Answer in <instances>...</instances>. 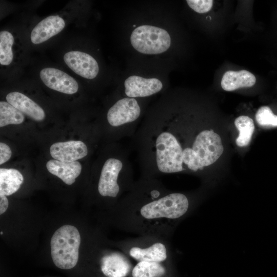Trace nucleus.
<instances>
[{
    "label": "nucleus",
    "mask_w": 277,
    "mask_h": 277,
    "mask_svg": "<svg viewBox=\"0 0 277 277\" xmlns=\"http://www.w3.org/2000/svg\"><path fill=\"white\" fill-rule=\"evenodd\" d=\"M131 267L128 260L117 253L105 255L101 260V270L108 277H125Z\"/></svg>",
    "instance_id": "14"
},
{
    "label": "nucleus",
    "mask_w": 277,
    "mask_h": 277,
    "mask_svg": "<svg viewBox=\"0 0 277 277\" xmlns=\"http://www.w3.org/2000/svg\"><path fill=\"white\" fill-rule=\"evenodd\" d=\"M46 167L50 173L67 185L74 183L82 170V165L79 162L65 163L55 159L48 161Z\"/></svg>",
    "instance_id": "13"
},
{
    "label": "nucleus",
    "mask_w": 277,
    "mask_h": 277,
    "mask_svg": "<svg viewBox=\"0 0 277 277\" xmlns=\"http://www.w3.org/2000/svg\"><path fill=\"white\" fill-rule=\"evenodd\" d=\"M86 145L81 141H69L53 144L50 148L51 156L65 163L75 162L88 154Z\"/></svg>",
    "instance_id": "9"
},
{
    "label": "nucleus",
    "mask_w": 277,
    "mask_h": 277,
    "mask_svg": "<svg viewBox=\"0 0 277 277\" xmlns=\"http://www.w3.org/2000/svg\"><path fill=\"white\" fill-rule=\"evenodd\" d=\"M64 20L58 15H51L39 22L33 29L30 38L32 43H42L60 33L65 27Z\"/></svg>",
    "instance_id": "11"
},
{
    "label": "nucleus",
    "mask_w": 277,
    "mask_h": 277,
    "mask_svg": "<svg viewBox=\"0 0 277 277\" xmlns=\"http://www.w3.org/2000/svg\"><path fill=\"white\" fill-rule=\"evenodd\" d=\"M66 65L80 76L87 78H95L98 72V65L90 55L78 51H71L64 55Z\"/></svg>",
    "instance_id": "7"
},
{
    "label": "nucleus",
    "mask_w": 277,
    "mask_h": 277,
    "mask_svg": "<svg viewBox=\"0 0 277 277\" xmlns=\"http://www.w3.org/2000/svg\"><path fill=\"white\" fill-rule=\"evenodd\" d=\"M141 113V109L137 100L127 97L119 100L109 109L107 118L110 126L123 127L129 134L136 127L134 123Z\"/></svg>",
    "instance_id": "6"
},
{
    "label": "nucleus",
    "mask_w": 277,
    "mask_h": 277,
    "mask_svg": "<svg viewBox=\"0 0 277 277\" xmlns=\"http://www.w3.org/2000/svg\"><path fill=\"white\" fill-rule=\"evenodd\" d=\"M129 254L140 262L159 263L166 259L167 250L164 244L156 243L146 248L132 247L129 251Z\"/></svg>",
    "instance_id": "16"
},
{
    "label": "nucleus",
    "mask_w": 277,
    "mask_h": 277,
    "mask_svg": "<svg viewBox=\"0 0 277 277\" xmlns=\"http://www.w3.org/2000/svg\"><path fill=\"white\" fill-rule=\"evenodd\" d=\"M9 205L6 196L0 195V214H3L7 209Z\"/></svg>",
    "instance_id": "25"
},
{
    "label": "nucleus",
    "mask_w": 277,
    "mask_h": 277,
    "mask_svg": "<svg viewBox=\"0 0 277 277\" xmlns=\"http://www.w3.org/2000/svg\"><path fill=\"white\" fill-rule=\"evenodd\" d=\"M255 82L256 78L252 73L242 70L226 72L223 76L221 84L224 90L231 91L240 88L252 87Z\"/></svg>",
    "instance_id": "15"
},
{
    "label": "nucleus",
    "mask_w": 277,
    "mask_h": 277,
    "mask_svg": "<svg viewBox=\"0 0 277 277\" xmlns=\"http://www.w3.org/2000/svg\"><path fill=\"white\" fill-rule=\"evenodd\" d=\"M189 205V199L184 194L170 193L145 204L141 207L140 214L149 220L177 219L187 212Z\"/></svg>",
    "instance_id": "3"
},
{
    "label": "nucleus",
    "mask_w": 277,
    "mask_h": 277,
    "mask_svg": "<svg viewBox=\"0 0 277 277\" xmlns=\"http://www.w3.org/2000/svg\"><path fill=\"white\" fill-rule=\"evenodd\" d=\"M25 119L24 114L7 102H0V127L22 123Z\"/></svg>",
    "instance_id": "19"
},
{
    "label": "nucleus",
    "mask_w": 277,
    "mask_h": 277,
    "mask_svg": "<svg viewBox=\"0 0 277 277\" xmlns=\"http://www.w3.org/2000/svg\"><path fill=\"white\" fill-rule=\"evenodd\" d=\"M223 151L222 139L217 133L212 130H202L191 148L183 152L184 171L202 170L215 163Z\"/></svg>",
    "instance_id": "1"
},
{
    "label": "nucleus",
    "mask_w": 277,
    "mask_h": 277,
    "mask_svg": "<svg viewBox=\"0 0 277 277\" xmlns=\"http://www.w3.org/2000/svg\"><path fill=\"white\" fill-rule=\"evenodd\" d=\"M234 123L239 131L235 140L236 144L240 147L248 146L254 131L253 120L248 116L241 115L235 119Z\"/></svg>",
    "instance_id": "18"
},
{
    "label": "nucleus",
    "mask_w": 277,
    "mask_h": 277,
    "mask_svg": "<svg viewBox=\"0 0 277 277\" xmlns=\"http://www.w3.org/2000/svg\"><path fill=\"white\" fill-rule=\"evenodd\" d=\"M165 273V268L159 263L140 262L134 267L133 277H161Z\"/></svg>",
    "instance_id": "20"
},
{
    "label": "nucleus",
    "mask_w": 277,
    "mask_h": 277,
    "mask_svg": "<svg viewBox=\"0 0 277 277\" xmlns=\"http://www.w3.org/2000/svg\"><path fill=\"white\" fill-rule=\"evenodd\" d=\"M80 244V234L74 226L65 225L56 230L50 242L51 254L55 265L62 269L75 266Z\"/></svg>",
    "instance_id": "2"
},
{
    "label": "nucleus",
    "mask_w": 277,
    "mask_h": 277,
    "mask_svg": "<svg viewBox=\"0 0 277 277\" xmlns=\"http://www.w3.org/2000/svg\"><path fill=\"white\" fill-rule=\"evenodd\" d=\"M24 181L22 173L10 168L0 169V195H10L16 192Z\"/></svg>",
    "instance_id": "17"
},
{
    "label": "nucleus",
    "mask_w": 277,
    "mask_h": 277,
    "mask_svg": "<svg viewBox=\"0 0 277 277\" xmlns=\"http://www.w3.org/2000/svg\"><path fill=\"white\" fill-rule=\"evenodd\" d=\"M12 154L10 147L5 143H0V164L2 165L8 161Z\"/></svg>",
    "instance_id": "24"
},
{
    "label": "nucleus",
    "mask_w": 277,
    "mask_h": 277,
    "mask_svg": "<svg viewBox=\"0 0 277 277\" xmlns=\"http://www.w3.org/2000/svg\"><path fill=\"white\" fill-rule=\"evenodd\" d=\"M186 2L192 9L199 13L208 12L213 2L212 0H188Z\"/></svg>",
    "instance_id": "23"
},
{
    "label": "nucleus",
    "mask_w": 277,
    "mask_h": 277,
    "mask_svg": "<svg viewBox=\"0 0 277 277\" xmlns=\"http://www.w3.org/2000/svg\"><path fill=\"white\" fill-rule=\"evenodd\" d=\"M6 98L8 103L34 121H41L45 117L44 110L35 102L22 93L10 92L7 95Z\"/></svg>",
    "instance_id": "12"
},
{
    "label": "nucleus",
    "mask_w": 277,
    "mask_h": 277,
    "mask_svg": "<svg viewBox=\"0 0 277 277\" xmlns=\"http://www.w3.org/2000/svg\"><path fill=\"white\" fill-rule=\"evenodd\" d=\"M125 92L129 97L149 96L155 94L163 88L162 83L155 78H145L132 75L125 81Z\"/></svg>",
    "instance_id": "10"
},
{
    "label": "nucleus",
    "mask_w": 277,
    "mask_h": 277,
    "mask_svg": "<svg viewBox=\"0 0 277 277\" xmlns=\"http://www.w3.org/2000/svg\"><path fill=\"white\" fill-rule=\"evenodd\" d=\"M1 234H3V232H1Z\"/></svg>",
    "instance_id": "26"
},
{
    "label": "nucleus",
    "mask_w": 277,
    "mask_h": 277,
    "mask_svg": "<svg viewBox=\"0 0 277 277\" xmlns=\"http://www.w3.org/2000/svg\"><path fill=\"white\" fill-rule=\"evenodd\" d=\"M131 168L127 153L122 157H110L104 162L101 171L97 186L100 194L103 196L116 197L120 187L118 183L120 175Z\"/></svg>",
    "instance_id": "5"
},
{
    "label": "nucleus",
    "mask_w": 277,
    "mask_h": 277,
    "mask_svg": "<svg viewBox=\"0 0 277 277\" xmlns=\"http://www.w3.org/2000/svg\"><path fill=\"white\" fill-rule=\"evenodd\" d=\"M255 120L261 126L277 127V115L274 114L271 108L267 106H262L258 110L255 114Z\"/></svg>",
    "instance_id": "22"
},
{
    "label": "nucleus",
    "mask_w": 277,
    "mask_h": 277,
    "mask_svg": "<svg viewBox=\"0 0 277 277\" xmlns=\"http://www.w3.org/2000/svg\"><path fill=\"white\" fill-rule=\"evenodd\" d=\"M40 77L46 86L60 92L72 94L76 93L78 89V85L74 78L56 68L42 69Z\"/></svg>",
    "instance_id": "8"
},
{
    "label": "nucleus",
    "mask_w": 277,
    "mask_h": 277,
    "mask_svg": "<svg viewBox=\"0 0 277 277\" xmlns=\"http://www.w3.org/2000/svg\"><path fill=\"white\" fill-rule=\"evenodd\" d=\"M14 43V37L7 31L0 32V64L9 65L12 62L13 54L12 46Z\"/></svg>",
    "instance_id": "21"
},
{
    "label": "nucleus",
    "mask_w": 277,
    "mask_h": 277,
    "mask_svg": "<svg viewBox=\"0 0 277 277\" xmlns=\"http://www.w3.org/2000/svg\"><path fill=\"white\" fill-rule=\"evenodd\" d=\"M130 42L133 47L139 52L156 54L168 50L171 38L168 32L161 28L143 25L133 31Z\"/></svg>",
    "instance_id": "4"
}]
</instances>
